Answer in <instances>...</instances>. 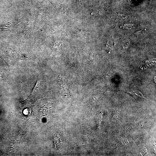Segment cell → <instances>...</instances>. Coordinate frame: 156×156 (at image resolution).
I'll use <instances>...</instances> for the list:
<instances>
[{
  "label": "cell",
  "instance_id": "6da1fadb",
  "mask_svg": "<svg viewBox=\"0 0 156 156\" xmlns=\"http://www.w3.org/2000/svg\"><path fill=\"white\" fill-rule=\"evenodd\" d=\"M6 77L1 70H0V79L6 81Z\"/></svg>",
  "mask_w": 156,
  "mask_h": 156
},
{
  "label": "cell",
  "instance_id": "7a4b0ae2",
  "mask_svg": "<svg viewBox=\"0 0 156 156\" xmlns=\"http://www.w3.org/2000/svg\"><path fill=\"white\" fill-rule=\"evenodd\" d=\"M0 58L2 60H3L6 63V64L8 66V64H7V63H6V62H5V61L1 56H0Z\"/></svg>",
  "mask_w": 156,
  "mask_h": 156
}]
</instances>
